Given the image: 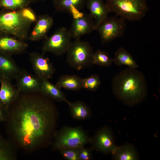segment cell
<instances>
[{
    "label": "cell",
    "mask_w": 160,
    "mask_h": 160,
    "mask_svg": "<svg viewBox=\"0 0 160 160\" xmlns=\"http://www.w3.org/2000/svg\"><path fill=\"white\" fill-rule=\"evenodd\" d=\"M96 24L90 15L84 14L81 18L73 19L69 31L71 38L77 39L96 30Z\"/></svg>",
    "instance_id": "4fadbf2b"
},
{
    "label": "cell",
    "mask_w": 160,
    "mask_h": 160,
    "mask_svg": "<svg viewBox=\"0 0 160 160\" xmlns=\"http://www.w3.org/2000/svg\"><path fill=\"white\" fill-rule=\"evenodd\" d=\"M91 158V153L89 149L84 148L80 149L79 153V160H89Z\"/></svg>",
    "instance_id": "4dcf8cb0"
},
{
    "label": "cell",
    "mask_w": 160,
    "mask_h": 160,
    "mask_svg": "<svg viewBox=\"0 0 160 160\" xmlns=\"http://www.w3.org/2000/svg\"><path fill=\"white\" fill-rule=\"evenodd\" d=\"M111 153L114 160H136L139 159L137 149L133 145L129 143L116 146Z\"/></svg>",
    "instance_id": "ac0fdd59"
},
{
    "label": "cell",
    "mask_w": 160,
    "mask_h": 160,
    "mask_svg": "<svg viewBox=\"0 0 160 160\" xmlns=\"http://www.w3.org/2000/svg\"><path fill=\"white\" fill-rule=\"evenodd\" d=\"M61 89L56 85L50 82L48 79L41 80L40 93L53 99L60 101H63L69 105L71 102L66 99Z\"/></svg>",
    "instance_id": "d6986e66"
},
{
    "label": "cell",
    "mask_w": 160,
    "mask_h": 160,
    "mask_svg": "<svg viewBox=\"0 0 160 160\" xmlns=\"http://www.w3.org/2000/svg\"><path fill=\"white\" fill-rule=\"evenodd\" d=\"M112 88L115 96L130 107L143 102L148 92L147 81L143 74L136 68H129L114 76Z\"/></svg>",
    "instance_id": "7a4b0ae2"
},
{
    "label": "cell",
    "mask_w": 160,
    "mask_h": 160,
    "mask_svg": "<svg viewBox=\"0 0 160 160\" xmlns=\"http://www.w3.org/2000/svg\"><path fill=\"white\" fill-rule=\"evenodd\" d=\"M82 79L76 75H64L59 78L56 85L60 89L78 91L82 88Z\"/></svg>",
    "instance_id": "ffe728a7"
},
{
    "label": "cell",
    "mask_w": 160,
    "mask_h": 160,
    "mask_svg": "<svg viewBox=\"0 0 160 160\" xmlns=\"http://www.w3.org/2000/svg\"><path fill=\"white\" fill-rule=\"evenodd\" d=\"M92 140L94 148L105 154L111 153L116 146L113 132L110 128L106 127L100 129Z\"/></svg>",
    "instance_id": "8fae6325"
},
{
    "label": "cell",
    "mask_w": 160,
    "mask_h": 160,
    "mask_svg": "<svg viewBox=\"0 0 160 160\" xmlns=\"http://www.w3.org/2000/svg\"><path fill=\"white\" fill-rule=\"evenodd\" d=\"M15 156L11 145L0 134V160H12Z\"/></svg>",
    "instance_id": "484cf974"
},
{
    "label": "cell",
    "mask_w": 160,
    "mask_h": 160,
    "mask_svg": "<svg viewBox=\"0 0 160 160\" xmlns=\"http://www.w3.org/2000/svg\"><path fill=\"white\" fill-rule=\"evenodd\" d=\"M69 30L61 27L46 38L42 47L43 54L50 52L60 55L67 52L71 42Z\"/></svg>",
    "instance_id": "ba28073f"
},
{
    "label": "cell",
    "mask_w": 160,
    "mask_h": 160,
    "mask_svg": "<svg viewBox=\"0 0 160 160\" xmlns=\"http://www.w3.org/2000/svg\"><path fill=\"white\" fill-rule=\"evenodd\" d=\"M101 81L97 74L92 75L86 78L82 79V87L86 90L95 91L100 86Z\"/></svg>",
    "instance_id": "4316f807"
},
{
    "label": "cell",
    "mask_w": 160,
    "mask_h": 160,
    "mask_svg": "<svg viewBox=\"0 0 160 160\" xmlns=\"http://www.w3.org/2000/svg\"><path fill=\"white\" fill-rule=\"evenodd\" d=\"M22 70L11 55L0 52V77L16 79Z\"/></svg>",
    "instance_id": "9a60e30c"
},
{
    "label": "cell",
    "mask_w": 160,
    "mask_h": 160,
    "mask_svg": "<svg viewBox=\"0 0 160 160\" xmlns=\"http://www.w3.org/2000/svg\"><path fill=\"white\" fill-rule=\"evenodd\" d=\"M7 114L0 107V122L6 121Z\"/></svg>",
    "instance_id": "1f68e13d"
},
{
    "label": "cell",
    "mask_w": 160,
    "mask_h": 160,
    "mask_svg": "<svg viewBox=\"0 0 160 160\" xmlns=\"http://www.w3.org/2000/svg\"><path fill=\"white\" fill-rule=\"evenodd\" d=\"M53 23V20L49 15H44L40 16L28 39L32 41H36L44 38Z\"/></svg>",
    "instance_id": "2e32d148"
},
{
    "label": "cell",
    "mask_w": 160,
    "mask_h": 160,
    "mask_svg": "<svg viewBox=\"0 0 160 160\" xmlns=\"http://www.w3.org/2000/svg\"><path fill=\"white\" fill-rule=\"evenodd\" d=\"M68 105L71 115L76 119L84 120L90 116V111L89 108L81 102H70Z\"/></svg>",
    "instance_id": "7402d4cb"
},
{
    "label": "cell",
    "mask_w": 160,
    "mask_h": 160,
    "mask_svg": "<svg viewBox=\"0 0 160 160\" xmlns=\"http://www.w3.org/2000/svg\"><path fill=\"white\" fill-rule=\"evenodd\" d=\"M113 60L115 63L119 66L125 65L132 68L138 67L131 54L122 47H120L115 52Z\"/></svg>",
    "instance_id": "44dd1931"
},
{
    "label": "cell",
    "mask_w": 160,
    "mask_h": 160,
    "mask_svg": "<svg viewBox=\"0 0 160 160\" xmlns=\"http://www.w3.org/2000/svg\"><path fill=\"white\" fill-rule=\"evenodd\" d=\"M0 107L7 113L20 93L8 79L0 77Z\"/></svg>",
    "instance_id": "30bf717a"
},
{
    "label": "cell",
    "mask_w": 160,
    "mask_h": 160,
    "mask_svg": "<svg viewBox=\"0 0 160 160\" xmlns=\"http://www.w3.org/2000/svg\"><path fill=\"white\" fill-rule=\"evenodd\" d=\"M23 17L26 20L31 23L36 21L37 18L33 11L27 6L19 9Z\"/></svg>",
    "instance_id": "f1b7e54d"
},
{
    "label": "cell",
    "mask_w": 160,
    "mask_h": 160,
    "mask_svg": "<svg viewBox=\"0 0 160 160\" xmlns=\"http://www.w3.org/2000/svg\"><path fill=\"white\" fill-rule=\"evenodd\" d=\"M105 4L110 12L125 20H140L148 9L147 0H106Z\"/></svg>",
    "instance_id": "277c9868"
},
{
    "label": "cell",
    "mask_w": 160,
    "mask_h": 160,
    "mask_svg": "<svg viewBox=\"0 0 160 160\" xmlns=\"http://www.w3.org/2000/svg\"><path fill=\"white\" fill-rule=\"evenodd\" d=\"M53 147L56 150L81 149L88 141L84 132L80 128L65 127L56 135Z\"/></svg>",
    "instance_id": "8992f818"
},
{
    "label": "cell",
    "mask_w": 160,
    "mask_h": 160,
    "mask_svg": "<svg viewBox=\"0 0 160 160\" xmlns=\"http://www.w3.org/2000/svg\"><path fill=\"white\" fill-rule=\"evenodd\" d=\"M44 0H30L31 2H36L39 1H44Z\"/></svg>",
    "instance_id": "d6a6232c"
},
{
    "label": "cell",
    "mask_w": 160,
    "mask_h": 160,
    "mask_svg": "<svg viewBox=\"0 0 160 160\" xmlns=\"http://www.w3.org/2000/svg\"><path fill=\"white\" fill-rule=\"evenodd\" d=\"M16 79V88L20 93L40 92L41 80L36 75L23 70Z\"/></svg>",
    "instance_id": "7c38bea8"
},
{
    "label": "cell",
    "mask_w": 160,
    "mask_h": 160,
    "mask_svg": "<svg viewBox=\"0 0 160 160\" xmlns=\"http://www.w3.org/2000/svg\"><path fill=\"white\" fill-rule=\"evenodd\" d=\"M66 53L68 64L76 70H80L93 65L94 52L87 42L75 39L71 41Z\"/></svg>",
    "instance_id": "5b68a950"
},
{
    "label": "cell",
    "mask_w": 160,
    "mask_h": 160,
    "mask_svg": "<svg viewBox=\"0 0 160 160\" xmlns=\"http://www.w3.org/2000/svg\"><path fill=\"white\" fill-rule=\"evenodd\" d=\"M31 23L25 19L19 9L0 10V34H6L24 41L28 38Z\"/></svg>",
    "instance_id": "3957f363"
},
{
    "label": "cell",
    "mask_w": 160,
    "mask_h": 160,
    "mask_svg": "<svg viewBox=\"0 0 160 160\" xmlns=\"http://www.w3.org/2000/svg\"><path fill=\"white\" fill-rule=\"evenodd\" d=\"M113 62V59L111 58L108 53L105 51L98 50L94 53L92 60L93 65L108 67L112 64Z\"/></svg>",
    "instance_id": "cb8c5ba5"
},
{
    "label": "cell",
    "mask_w": 160,
    "mask_h": 160,
    "mask_svg": "<svg viewBox=\"0 0 160 160\" xmlns=\"http://www.w3.org/2000/svg\"><path fill=\"white\" fill-rule=\"evenodd\" d=\"M30 61L36 76L40 80L52 78L55 71L53 65L49 59L36 52L29 54Z\"/></svg>",
    "instance_id": "9c48e42d"
},
{
    "label": "cell",
    "mask_w": 160,
    "mask_h": 160,
    "mask_svg": "<svg viewBox=\"0 0 160 160\" xmlns=\"http://www.w3.org/2000/svg\"><path fill=\"white\" fill-rule=\"evenodd\" d=\"M89 15L95 21L96 27L108 16L110 12L103 0H87Z\"/></svg>",
    "instance_id": "e0dca14e"
},
{
    "label": "cell",
    "mask_w": 160,
    "mask_h": 160,
    "mask_svg": "<svg viewBox=\"0 0 160 160\" xmlns=\"http://www.w3.org/2000/svg\"><path fill=\"white\" fill-rule=\"evenodd\" d=\"M28 44L24 41L13 36L0 34V52L10 55L22 53L25 51Z\"/></svg>",
    "instance_id": "5bb4252c"
},
{
    "label": "cell",
    "mask_w": 160,
    "mask_h": 160,
    "mask_svg": "<svg viewBox=\"0 0 160 160\" xmlns=\"http://www.w3.org/2000/svg\"><path fill=\"white\" fill-rule=\"evenodd\" d=\"M87 0H52L53 5L58 11L68 12L71 6L79 9H82Z\"/></svg>",
    "instance_id": "603a6c76"
},
{
    "label": "cell",
    "mask_w": 160,
    "mask_h": 160,
    "mask_svg": "<svg viewBox=\"0 0 160 160\" xmlns=\"http://www.w3.org/2000/svg\"><path fill=\"white\" fill-rule=\"evenodd\" d=\"M107 17L96 27L102 43L109 42L123 36L126 27L125 21L117 16Z\"/></svg>",
    "instance_id": "52a82bcc"
},
{
    "label": "cell",
    "mask_w": 160,
    "mask_h": 160,
    "mask_svg": "<svg viewBox=\"0 0 160 160\" xmlns=\"http://www.w3.org/2000/svg\"><path fill=\"white\" fill-rule=\"evenodd\" d=\"M80 149L66 148L59 151L63 156L66 159L79 160V153Z\"/></svg>",
    "instance_id": "83f0119b"
},
{
    "label": "cell",
    "mask_w": 160,
    "mask_h": 160,
    "mask_svg": "<svg viewBox=\"0 0 160 160\" xmlns=\"http://www.w3.org/2000/svg\"><path fill=\"white\" fill-rule=\"evenodd\" d=\"M30 0H0V8L3 9L15 10L28 6Z\"/></svg>",
    "instance_id": "d4e9b609"
},
{
    "label": "cell",
    "mask_w": 160,
    "mask_h": 160,
    "mask_svg": "<svg viewBox=\"0 0 160 160\" xmlns=\"http://www.w3.org/2000/svg\"><path fill=\"white\" fill-rule=\"evenodd\" d=\"M76 7L72 6L69 8L68 12L71 14L73 19H76L82 17L84 15Z\"/></svg>",
    "instance_id": "f546056e"
},
{
    "label": "cell",
    "mask_w": 160,
    "mask_h": 160,
    "mask_svg": "<svg viewBox=\"0 0 160 160\" xmlns=\"http://www.w3.org/2000/svg\"><path fill=\"white\" fill-rule=\"evenodd\" d=\"M20 94L7 115L8 133L27 151L43 147L51 136L56 121V110L41 93Z\"/></svg>",
    "instance_id": "6da1fadb"
}]
</instances>
